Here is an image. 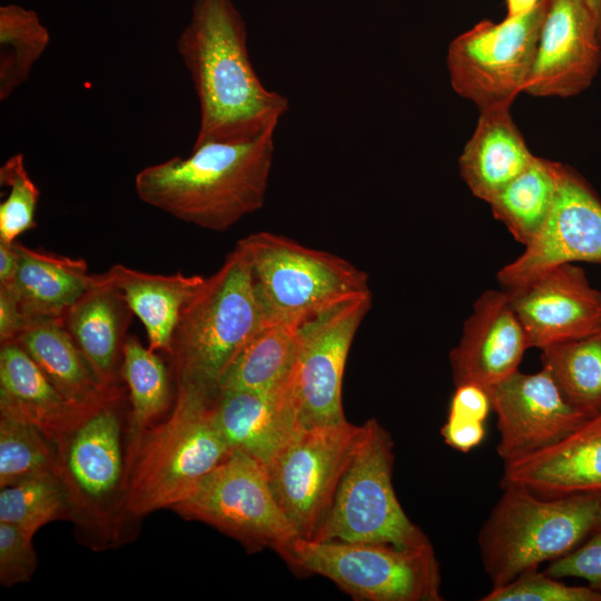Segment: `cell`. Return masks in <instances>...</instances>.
Masks as SVG:
<instances>
[{"mask_svg":"<svg viewBox=\"0 0 601 601\" xmlns=\"http://www.w3.org/2000/svg\"><path fill=\"white\" fill-rule=\"evenodd\" d=\"M394 443L375 420L361 432L315 541L382 542L400 546L431 543L404 512L393 487Z\"/></svg>","mask_w":601,"mask_h":601,"instance_id":"obj_9","label":"cell"},{"mask_svg":"<svg viewBox=\"0 0 601 601\" xmlns=\"http://www.w3.org/2000/svg\"><path fill=\"white\" fill-rule=\"evenodd\" d=\"M18 250L16 242H0V285H9L18 268Z\"/></svg>","mask_w":601,"mask_h":601,"instance_id":"obj_41","label":"cell"},{"mask_svg":"<svg viewBox=\"0 0 601 601\" xmlns=\"http://www.w3.org/2000/svg\"><path fill=\"white\" fill-rule=\"evenodd\" d=\"M176 48L199 105L193 147L248 141L276 130L289 101L267 89L256 73L246 22L233 0H193Z\"/></svg>","mask_w":601,"mask_h":601,"instance_id":"obj_1","label":"cell"},{"mask_svg":"<svg viewBox=\"0 0 601 601\" xmlns=\"http://www.w3.org/2000/svg\"><path fill=\"white\" fill-rule=\"evenodd\" d=\"M601 66V30L584 0H548L525 92L568 98L584 91Z\"/></svg>","mask_w":601,"mask_h":601,"instance_id":"obj_16","label":"cell"},{"mask_svg":"<svg viewBox=\"0 0 601 601\" xmlns=\"http://www.w3.org/2000/svg\"><path fill=\"white\" fill-rule=\"evenodd\" d=\"M601 30V0H584Z\"/></svg>","mask_w":601,"mask_h":601,"instance_id":"obj_43","label":"cell"},{"mask_svg":"<svg viewBox=\"0 0 601 601\" xmlns=\"http://www.w3.org/2000/svg\"><path fill=\"white\" fill-rule=\"evenodd\" d=\"M170 510L215 528L248 552L273 549L283 556L298 538L274 496L267 467L239 451L204 476Z\"/></svg>","mask_w":601,"mask_h":601,"instance_id":"obj_10","label":"cell"},{"mask_svg":"<svg viewBox=\"0 0 601 601\" xmlns=\"http://www.w3.org/2000/svg\"><path fill=\"white\" fill-rule=\"evenodd\" d=\"M487 393L497 417L496 451L504 463L554 444L589 417L543 367L530 374L516 371Z\"/></svg>","mask_w":601,"mask_h":601,"instance_id":"obj_15","label":"cell"},{"mask_svg":"<svg viewBox=\"0 0 601 601\" xmlns=\"http://www.w3.org/2000/svg\"><path fill=\"white\" fill-rule=\"evenodd\" d=\"M46 476H59L55 443L33 425L0 416V489Z\"/></svg>","mask_w":601,"mask_h":601,"instance_id":"obj_32","label":"cell"},{"mask_svg":"<svg viewBox=\"0 0 601 601\" xmlns=\"http://www.w3.org/2000/svg\"><path fill=\"white\" fill-rule=\"evenodd\" d=\"M496 278L506 292L566 263L601 264V200L589 184L563 165L558 191L543 227Z\"/></svg>","mask_w":601,"mask_h":601,"instance_id":"obj_14","label":"cell"},{"mask_svg":"<svg viewBox=\"0 0 601 601\" xmlns=\"http://www.w3.org/2000/svg\"><path fill=\"white\" fill-rule=\"evenodd\" d=\"M503 492L479 533L493 587L514 580L579 546L598 529L601 496H541L514 484Z\"/></svg>","mask_w":601,"mask_h":601,"instance_id":"obj_6","label":"cell"},{"mask_svg":"<svg viewBox=\"0 0 601 601\" xmlns=\"http://www.w3.org/2000/svg\"><path fill=\"white\" fill-rule=\"evenodd\" d=\"M598 528H601V505L598 513Z\"/></svg>","mask_w":601,"mask_h":601,"instance_id":"obj_44","label":"cell"},{"mask_svg":"<svg viewBox=\"0 0 601 601\" xmlns=\"http://www.w3.org/2000/svg\"><path fill=\"white\" fill-rule=\"evenodd\" d=\"M506 293L530 347L542 349L601 327V289L592 287L574 263L558 265Z\"/></svg>","mask_w":601,"mask_h":601,"instance_id":"obj_17","label":"cell"},{"mask_svg":"<svg viewBox=\"0 0 601 601\" xmlns=\"http://www.w3.org/2000/svg\"><path fill=\"white\" fill-rule=\"evenodd\" d=\"M361 426L299 425L266 466L274 496L299 538L325 520Z\"/></svg>","mask_w":601,"mask_h":601,"instance_id":"obj_12","label":"cell"},{"mask_svg":"<svg viewBox=\"0 0 601 601\" xmlns=\"http://www.w3.org/2000/svg\"><path fill=\"white\" fill-rule=\"evenodd\" d=\"M372 306V293L346 299L303 322L290 374L302 426L346 421L342 384L355 334Z\"/></svg>","mask_w":601,"mask_h":601,"instance_id":"obj_13","label":"cell"},{"mask_svg":"<svg viewBox=\"0 0 601 601\" xmlns=\"http://www.w3.org/2000/svg\"><path fill=\"white\" fill-rule=\"evenodd\" d=\"M540 359L575 408L589 417L601 412V327L542 348Z\"/></svg>","mask_w":601,"mask_h":601,"instance_id":"obj_30","label":"cell"},{"mask_svg":"<svg viewBox=\"0 0 601 601\" xmlns=\"http://www.w3.org/2000/svg\"><path fill=\"white\" fill-rule=\"evenodd\" d=\"M0 185L9 194L0 204V242L13 243L36 227V210L40 190L31 179L23 154L10 156L0 167Z\"/></svg>","mask_w":601,"mask_h":601,"instance_id":"obj_34","label":"cell"},{"mask_svg":"<svg viewBox=\"0 0 601 601\" xmlns=\"http://www.w3.org/2000/svg\"><path fill=\"white\" fill-rule=\"evenodd\" d=\"M27 319L12 290L0 286V345L13 342Z\"/></svg>","mask_w":601,"mask_h":601,"instance_id":"obj_40","label":"cell"},{"mask_svg":"<svg viewBox=\"0 0 601 601\" xmlns=\"http://www.w3.org/2000/svg\"><path fill=\"white\" fill-rule=\"evenodd\" d=\"M482 601H601V591L592 587H574L538 569L492 590Z\"/></svg>","mask_w":601,"mask_h":601,"instance_id":"obj_35","label":"cell"},{"mask_svg":"<svg viewBox=\"0 0 601 601\" xmlns=\"http://www.w3.org/2000/svg\"><path fill=\"white\" fill-rule=\"evenodd\" d=\"M544 572L558 579H583L601 591V528L571 552L551 561Z\"/></svg>","mask_w":601,"mask_h":601,"instance_id":"obj_37","label":"cell"},{"mask_svg":"<svg viewBox=\"0 0 601 601\" xmlns=\"http://www.w3.org/2000/svg\"><path fill=\"white\" fill-rule=\"evenodd\" d=\"M506 17H518L533 10L540 0H505Z\"/></svg>","mask_w":601,"mask_h":601,"instance_id":"obj_42","label":"cell"},{"mask_svg":"<svg viewBox=\"0 0 601 601\" xmlns=\"http://www.w3.org/2000/svg\"><path fill=\"white\" fill-rule=\"evenodd\" d=\"M125 386L55 443L59 479L78 540L93 551L130 542L139 521L127 510V417Z\"/></svg>","mask_w":601,"mask_h":601,"instance_id":"obj_3","label":"cell"},{"mask_svg":"<svg viewBox=\"0 0 601 601\" xmlns=\"http://www.w3.org/2000/svg\"><path fill=\"white\" fill-rule=\"evenodd\" d=\"M49 42L50 32L35 10L17 3L0 7V101L27 82Z\"/></svg>","mask_w":601,"mask_h":601,"instance_id":"obj_31","label":"cell"},{"mask_svg":"<svg viewBox=\"0 0 601 601\" xmlns=\"http://www.w3.org/2000/svg\"><path fill=\"white\" fill-rule=\"evenodd\" d=\"M58 520H70L67 494L59 476L1 487L0 522L35 535L40 528Z\"/></svg>","mask_w":601,"mask_h":601,"instance_id":"obj_33","label":"cell"},{"mask_svg":"<svg viewBox=\"0 0 601 601\" xmlns=\"http://www.w3.org/2000/svg\"><path fill=\"white\" fill-rule=\"evenodd\" d=\"M441 434L449 446L467 453L484 440V422L447 415V420L441 428Z\"/></svg>","mask_w":601,"mask_h":601,"instance_id":"obj_39","label":"cell"},{"mask_svg":"<svg viewBox=\"0 0 601 601\" xmlns=\"http://www.w3.org/2000/svg\"><path fill=\"white\" fill-rule=\"evenodd\" d=\"M530 348L525 331L505 290H485L463 324L450 353L455 386L474 384L486 391L516 371Z\"/></svg>","mask_w":601,"mask_h":601,"instance_id":"obj_18","label":"cell"},{"mask_svg":"<svg viewBox=\"0 0 601 601\" xmlns=\"http://www.w3.org/2000/svg\"><path fill=\"white\" fill-rule=\"evenodd\" d=\"M13 342L29 354L57 390L75 404L97 403L124 385L105 388L99 384L61 316L28 317Z\"/></svg>","mask_w":601,"mask_h":601,"instance_id":"obj_25","label":"cell"},{"mask_svg":"<svg viewBox=\"0 0 601 601\" xmlns=\"http://www.w3.org/2000/svg\"><path fill=\"white\" fill-rule=\"evenodd\" d=\"M250 264L266 321L296 324L372 293L368 275L348 260L288 237L258 231L238 240Z\"/></svg>","mask_w":601,"mask_h":601,"instance_id":"obj_7","label":"cell"},{"mask_svg":"<svg viewBox=\"0 0 601 601\" xmlns=\"http://www.w3.org/2000/svg\"><path fill=\"white\" fill-rule=\"evenodd\" d=\"M300 324L266 321L240 349L220 380L218 391H270L288 382Z\"/></svg>","mask_w":601,"mask_h":601,"instance_id":"obj_27","label":"cell"},{"mask_svg":"<svg viewBox=\"0 0 601 601\" xmlns=\"http://www.w3.org/2000/svg\"><path fill=\"white\" fill-rule=\"evenodd\" d=\"M120 375L128 391L127 446L164 418L173 406L170 375L157 352L128 335Z\"/></svg>","mask_w":601,"mask_h":601,"instance_id":"obj_29","label":"cell"},{"mask_svg":"<svg viewBox=\"0 0 601 601\" xmlns=\"http://www.w3.org/2000/svg\"><path fill=\"white\" fill-rule=\"evenodd\" d=\"M511 106L479 110L473 134L459 158L470 191L489 203L535 158L511 115Z\"/></svg>","mask_w":601,"mask_h":601,"instance_id":"obj_23","label":"cell"},{"mask_svg":"<svg viewBox=\"0 0 601 601\" xmlns=\"http://www.w3.org/2000/svg\"><path fill=\"white\" fill-rule=\"evenodd\" d=\"M105 398L89 405L68 401L19 344H1L0 416L33 425L56 442Z\"/></svg>","mask_w":601,"mask_h":601,"instance_id":"obj_21","label":"cell"},{"mask_svg":"<svg viewBox=\"0 0 601 601\" xmlns=\"http://www.w3.org/2000/svg\"><path fill=\"white\" fill-rule=\"evenodd\" d=\"M299 572L318 574L361 601H440L439 562L431 543L315 541L296 538L282 556Z\"/></svg>","mask_w":601,"mask_h":601,"instance_id":"obj_8","label":"cell"},{"mask_svg":"<svg viewBox=\"0 0 601 601\" xmlns=\"http://www.w3.org/2000/svg\"><path fill=\"white\" fill-rule=\"evenodd\" d=\"M265 322L248 256L237 243L180 314L168 355L176 390L215 397L226 370Z\"/></svg>","mask_w":601,"mask_h":601,"instance_id":"obj_4","label":"cell"},{"mask_svg":"<svg viewBox=\"0 0 601 601\" xmlns=\"http://www.w3.org/2000/svg\"><path fill=\"white\" fill-rule=\"evenodd\" d=\"M215 397L176 390L168 414L127 446L126 504L135 520L171 509L233 453L214 418Z\"/></svg>","mask_w":601,"mask_h":601,"instance_id":"obj_5","label":"cell"},{"mask_svg":"<svg viewBox=\"0 0 601 601\" xmlns=\"http://www.w3.org/2000/svg\"><path fill=\"white\" fill-rule=\"evenodd\" d=\"M275 131L248 141H208L142 168L135 191L145 204L197 227L224 231L265 203Z\"/></svg>","mask_w":601,"mask_h":601,"instance_id":"obj_2","label":"cell"},{"mask_svg":"<svg viewBox=\"0 0 601 601\" xmlns=\"http://www.w3.org/2000/svg\"><path fill=\"white\" fill-rule=\"evenodd\" d=\"M18 268L9 287L24 315L62 316L95 282L82 258L29 248L16 240Z\"/></svg>","mask_w":601,"mask_h":601,"instance_id":"obj_26","label":"cell"},{"mask_svg":"<svg viewBox=\"0 0 601 601\" xmlns=\"http://www.w3.org/2000/svg\"><path fill=\"white\" fill-rule=\"evenodd\" d=\"M213 412L230 450L243 452L265 466L299 426L290 377L270 391H218Z\"/></svg>","mask_w":601,"mask_h":601,"instance_id":"obj_20","label":"cell"},{"mask_svg":"<svg viewBox=\"0 0 601 601\" xmlns=\"http://www.w3.org/2000/svg\"><path fill=\"white\" fill-rule=\"evenodd\" d=\"M142 323L148 347L169 355L173 336L185 306L205 284L200 275L149 274L117 264L105 272Z\"/></svg>","mask_w":601,"mask_h":601,"instance_id":"obj_24","label":"cell"},{"mask_svg":"<svg viewBox=\"0 0 601 601\" xmlns=\"http://www.w3.org/2000/svg\"><path fill=\"white\" fill-rule=\"evenodd\" d=\"M132 311L105 273L62 314V321L105 388L124 384L122 348Z\"/></svg>","mask_w":601,"mask_h":601,"instance_id":"obj_22","label":"cell"},{"mask_svg":"<svg viewBox=\"0 0 601 601\" xmlns=\"http://www.w3.org/2000/svg\"><path fill=\"white\" fill-rule=\"evenodd\" d=\"M491 410L492 403L486 390L474 384H463L455 386L449 415L485 422Z\"/></svg>","mask_w":601,"mask_h":601,"instance_id":"obj_38","label":"cell"},{"mask_svg":"<svg viewBox=\"0 0 601 601\" xmlns=\"http://www.w3.org/2000/svg\"><path fill=\"white\" fill-rule=\"evenodd\" d=\"M563 165L536 157L487 204L513 238L528 245L552 209Z\"/></svg>","mask_w":601,"mask_h":601,"instance_id":"obj_28","label":"cell"},{"mask_svg":"<svg viewBox=\"0 0 601 601\" xmlns=\"http://www.w3.org/2000/svg\"><path fill=\"white\" fill-rule=\"evenodd\" d=\"M548 0L500 22L482 20L449 45L446 66L452 89L479 110L512 105L525 92Z\"/></svg>","mask_w":601,"mask_h":601,"instance_id":"obj_11","label":"cell"},{"mask_svg":"<svg viewBox=\"0 0 601 601\" xmlns=\"http://www.w3.org/2000/svg\"><path fill=\"white\" fill-rule=\"evenodd\" d=\"M33 534L0 522V584L4 588L29 582L37 568Z\"/></svg>","mask_w":601,"mask_h":601,"instance_id":"obj_36","label":"cell"},{"mask_svg":"<svg viewBox=\"0 0 601 601\" xmlns=\"http://www.w3.org/2000/svg\"><path fill=\"white\" fill-rule=\"evenodd\" d=\"M546 497L601 496V412L554 444L504 463L501 485Z\"/></svg>","mask_w":601,"mask_h":601,"instance_id":"obj_19","label":"cell"}]
</instances>
